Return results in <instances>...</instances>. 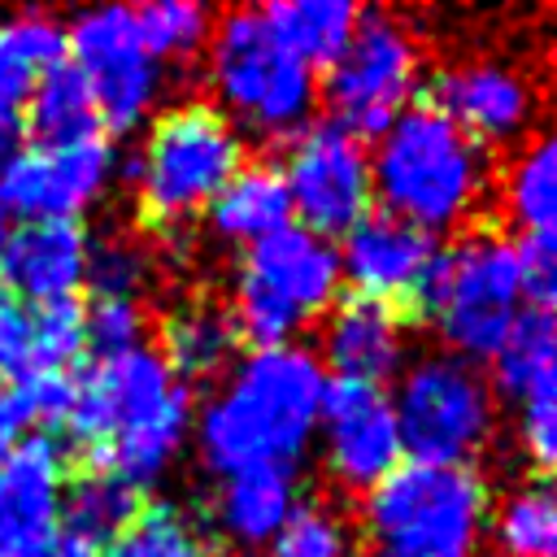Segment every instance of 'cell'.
Masks as SVG:
<instances>
[{"mask_svg":"<svg viewBox=\"0 0 557 557\" xmlns=\"http://www.w3.org/2000/svg\"><path fill=\"white\" fill-rule=\"evenodd\" d=\"M26 426H30V409H26L22 392L9 383V387L0 392V461L13 453V444L22 440Z\"/></svg>","mask_w":557,"mask_h":557,"instance_id":"obj_37","label":"cell"},{"mask_svg":"<svg viewBox=\"0 0 557 557\" xmlns=\"http://www.w3.org/2000/svg\"><path fill=\"white\" fill-rule=\"evenodd\" d=\"M500 557H557V505L544 479L509 492L492 518Z\"/></svg>","mask_w":557,"mask_h":557,"instance_id":"obj_28","label":"cell"},{"mask_svg":"<svg viewBox=\"0 0 557 557\" xmlns=\"http://www.w3.org/2000/svg\"><path fill=\"white\" fill-rule=\"evenodd\" d=\"M261 17L274 30V39L313 70L339 57L361 13L348 0H283V4L261 9Z\"/></svg>","mask_w":557,"mask_h":557,"instance_id":"obj_26","label":"cell"},{"mask_svg":"<svg viewBox=\"0 0 557 557\" xmlns=\"http://www.w3.org/2000/svg\"><path fill=\"white\" fill-rule=\"evenodd\" d=\"M113 174V148L91 135L61 148H26L0 170V209L26 222H74L100 200Z\"/></svg>","mask_w":557,"mask_h":557,"instance_id":"obj_13","label":"cell"},{"mask_svg":"<svg viewBox=\"0 0 557 557\" xmlns=\"http://www.w3.org/2000/svg\"><path fill=\"white\" fill-rule=\"evenodd\" d=\"M30 557H100V544H91L87 535H78L70 527H57Z\"/></svg>","mask_w":557,"mask_h":557,"instance_id":"obj_38","label":"cell"},{"mask_svg":"<svg viewBox=\"0 0 557 557\" xmlns=\"http://www.w3.org/2000/svg\"><path fill=\"white\" fill-rule=\"evenodd\" d=\"M83 348L104 357H122L131 348H144V313L135 300H96L83 309Z\"/></svg>","mask_w":557,"mask_h":557,"instance_id":"obj_35","label":"cell"},{"mask_svg":"<svg viewBox=\"0 0 557 557\" xmlns=\"http://www.w3.org/2000/svg\"><path fill=\"white\" fill-rule=\"evenodd\" d=\"M152 278V257L131 235H104L100 244H87V270L83 283L96 287V300H135Z\"/></svg>","mask_w":557,"mask_h":557,"instance_id":"obj_31","label":"cell"},{"mask_svg":"<svg viewBox=\"0 0 557 557\" xmlns=\"http://www.w3.org/2000/svg\"><path fill=\"white\" fill-rule=\"evenodd\" d=\"M65 61V26L48 13L0 22V113H17L35 78Z\"/></svg>","mask_w":557,"mask_h":557,"instance_id":"obj_24","label":"cell"},{"mask_svg":"<svg viewBox=\"0 0 557 557\" xmlns=\"http://www.w3.org/2000/svg\"><path fill=\"white\" fill-rule=\"evenodd\" d=\"M209 226L231 244H257L292 226V200L283 174L274 165H239L226 178V187L209 200Z\"/></svg>","mask_w":557,"mask_h":557,"instance_id":"obj_20","label":"cell"},{"mask_svg":"<svg viewBox=\"0 0 557 557\" xmlns=\"http://www.w3.org/2000/svg\"><path fill=\"white\" fill-rule=\"evenodd\" d=\"M0 305H9V287L4 283H0Z\"/></svg>","mask_w":557,"mask_h":557,"instance_id":"obj_40","label":"cell"},{"mask_svg":"<svg viewBox=\"0 0 557 557\" xmlns=\"http://www.w3.org/2000/svg\"><path fill=\"white\" fill-rule=\"evenodd\" d=\"M370 183L383 213L418 226L422 235L461 226L487 196L492 161L466 131L431 104H409L370 157Z\"/></svg>","mask_w":557,"mask_h":557,"instance_id":"obj_3","label":"cell"},{"mask_svg":"<svg viewBox=\"0 0 557 557\" xmlns=\"http://www.w3.org/2000/svg\"><path fill=\"white\" fill-rule=\"evenodd\" d=\"M65 505V453L52 435H26L0 461V557H30Z\"/></svg>","mask_w":557,"mask_h":557,"instance_id":"obj_17","label":"cell"},{"mask_svg":"<svg viewBox=\"0 0 557 557\" xmlns=\"http://www.w3.org/2000/svg\"><path fill=\"white\" fill-rule=\"evenodd\" d=\"M418 35L392 13H361L348 44L331 61L326 96L335 126L361 135H383L418 87Z\"/></svg>","mask_w":557,"mask_h":557,"instance_id":"obj_10","label":"cell"},{"mask_svg":"<svg viewBox=\"0 0 557 557\" xmlns=\"http://www.w3.org/2000/svg\"><path fill=\"white\" fill-rule=\"evenodd\" d=\"M374 557H392V553H374Z\"/></svg>","mask_w":557,"mask_h":557,"instance_id":"obj_41","label":"cell"},{"mask_svg":"<svg viewBox=\"0 0 557 557\" xmlns=\"http://www.w3.org/2000/svg\"><path fill=\"white\" fill-rule=\"evenodd\" d=\"M322 448H326V470L335 483L352 492H370L379 479H387L400 466V426L392 413V396L370 383H348L335 379L326 383L322 396Z\"/></svg>","mask_w":557,"mask_h":557,"instance_id":"obj_14","label":"cell"},{"mask_svg":"<svg viewBox=\"0 0 557 557\" xmlns=\"http://www.w3.org/2000/svg\"><path fill=\"white\" fill-rule=\"evenodd\" d=\"M161 361L178 379H213L218 370L231 366L239 348V326L231 309L213 300H187L165 313L161 322Z\"/></svg>","mask_w":557,"mask_h":557,"instance_id":"obj_21","label":"cell"},{"mask_svg":"<svg viewBox=\"0 0 557 557\" xmlns=\"http://www.w3.org/2000/svg\"><path fill=\"white\" fill-rule=\"evenodd\" d=\"M135 17L152 57H191L209 39V13L187 0L148 4V9H135Z\"/></svg>","mask_w":557,"mask_h":557,"instance_id":"obj_33","label":"cell"},{"mask_svg":"<svg viewBox=\"0 0 557 557\" xmlns=\"http://www.w3.org/2000/svg\"><path fill=\"white\" fill-rule=\"evenodd\" d=\"M209 83L239 122L274 139L305 131L318 100L313 70L292 57L252 9L226 13L209 35Z\"/></svg>","mask_w":557,"mask_h":557,"instance_id":"obj_8","label":"cell"},{"mask_svg":"<svg viewBox=\"0 0 557 557\" xmlns=\"http://www.w3.org/2000/svg\"><path fill=\"white\" fill-rule=\"evenodd\" d=\"M30 370V313H22L13 300L0 305V374L17 379Z\"/></svg>","mask_w":557,"mask_h":557,"instance_id":"obj_36","label":"cell"},{"mask_svg":"<svg viewBox=\"0 0 557 557\" xmlns=\"http://www.w3.org/2000/svg\"><path fill=\"white\" fill-rule=\"evenodd\" d=\"M392 413L400 448L431 466H466L492 435V392L479 370L457 357H422L409 366Z\"/></svg>","mask_w":557,"mask_h":557,"instance_id":"obj_9","label":"cell"},{"mask_svg":"<svg viewBox=\"0 0 557 557\" xmlns=\"http://www.w3.org/2000/svg\"><path fill=\"white\" fill-rule=\"evenodd\" d=\"M531 305L522 244L496 231H474L448 252H435L418 313L431 318L457 361H487Z\"/></svg>","mask_w":557,"mask_h":557,"instance_id":"obj_5","label":"cell"},{"mask_svg":"<svg viewBox=\"0 0 557 557\" xmlns=\"http://www.w3.org/2000/svg\"><path fill=\"white\" fill-rule=\"evenodd\" d=\"M339 296V257L331 239L283 226L248 244L235 274V326L257 348L287 344L300 326L322 318Z\"/></svg>","mask_w":557,"mask_h":557,"instance_id":"obj_7","label":"cell"},{"mask_svg":"<svg viewBox=\"0 0 557 557\" xmlns=\"http://www.w3.org/2000/svg\"><path fill=\"white\" fill-rule=\"evenodd\" d=\"M505 209L522 239L553 244V218H557V152L553 139H535L505 174Z\"/></svg>","mask_w":557,"mask_h":557,"instance_id":"obj_27","label":"cell"},{"mask_svg":"<svg viewBox=\"0 0 557 557\" xmlns=\"http://www.w3.org/2000/svg\"><path fill=\"white\" fill-rule=\"evenodd\" d=\"M83 352V305L52 300L35 305L30 318V370H65Z\"/></svg>","mask_w":557,"mask_h":557,"instance_id":"obj_34","label":"cell"},{"mask_svg":"<svg viewBox=\"0 0 557 557\" xmlns=\"http://www.w3.org/2000/svg\"><path fill=\"white\" fill-rule=\"evenodd\" d=\"M487 487L470 466L405 461L366 492V527L392 557H474Z\"/></svg>","mask_w":557,"mask_h":557,"instance_id":"obj_6","label":"cell"},{"mask_svg":"<svg viewBox=\"0 0 557 557\" xmlns=\"http://www.w3.org/2000/svg\"><path fill=\"white\" fill-rule=\"evenodd\" d=\"M65 426L100 474L144 487L165 470L191 426V392L152 348L96 361L70 400Z\"/></svg>","mask_w":557,"mask_h":557,"instance_id":"obj_2","label":"cell"},{"mask_svg":"<svg viewBox=\"0 0 557 557\" xmlns=\"http://www.w3.org/2000/svg\"><path fill=\"white\" fill-rule=\"evenodd\" d=\"M326 370L296 344L252 348L196 418V444L213 474L292 470L318 431Z\"/></svg>","mask_w":557,"mask_h":557,"instance_id":"obj_1","label":"cell"},{"mask_svg":"<svg viewBox=\"0 0 557 557\" xmlns=\"http://www.w3.org/2000/svg\"><path fill=\"white\" fill-rule=\"evenodd\" d=\"M348 553H352L348 522L322 500H300L270 540V557H348Z\"/></svg>","mask_w":557,"mask_h":557,"instance_id":"obj_32","label":"cell"},{"mask_svg":"<svg viewBox=\"0 0 557 557\" xmlns=\"http://www.w3.org/2000/svg\"><path fill=\"white\" fill-rule=\"evenodd\" d=\"M139 505H144L139 500V487H131V483H122L113 474L91 470L87 479H78L70 487V496L61 505V513H65L61 527L87 535L91 544H104V540H113L139 513Z\"/></svg>","mask_w":557,"mask_h":557,"instance_id":"obj_30","label":"cell"},{"mask_svg":"<svg viewBox=\"0 0 557 557\" xmlns=\"http://www.w3.org/2000/svg\"><path fill=\"white\" fill-rule=\"evenodd\" d=\"M9 235H13V226H9V213L0 209V252H4V244H9Z\"/></svg>","mask_w":557,"mask_h":557,"instance_id":"obj_39","label":"cell"},{"mask_svg":"<svg viewBox=\"0 0 557 557\" xmlns=\"http://www.w3.org/2000/svg\"><path fill=\"white\" fill-rule=\"evenodd\" d=\"M426 104L435 113H444L457 131H466L479 148L518 139L535 117L531 78L505 61H492V57L440 70L431 78Z\"/></svg>","mask_w":557,"mask_h":557,"instance_id":"obj_16","label":"cell"},{"mask_svg":"<svg viewBox=\"0 0 557 557\" xmlns=\"http://www.w3.org/2000/svg\"><path fill=\"white\" fill-rule=\"evenodd\" d=\"M65 48L74 57L70 65L78 70V78L91 91L96 117L109 131L139 126V117L157 100L161 70H157V57L148 52V44L139 35L135 9L109 4V9L78 13L65 26Z\"/></svg>","mask_w":557,"mask_h":557,"instance_id":"obj_11","label":"cell"},{"mask_svg":"<svg viewBox=\"0 0 557 557\" xmlns=\"http://www.w3.org/2000/svg\"><path fill=\"white\" fill-rule=\"evenodd\" d=\"M244 165V144L231 117L209 100H183L165 109L144 152L131 161L139 222L170 239L187 218L209 209V200L226 187V178Z\"/></svg>","mask_w":557,"mask_h":557,"instance_id":"obj_4","label":"cell"},{"mask_svg":"<svg viewBox=\"0 0 557 557\" xmlns=\"http://www.w3.org/2000/svg\"><path fill=\"white\" fill-rule=\"evenodd\" d=\"M435 244L418 226L392 213H366L348 235L339 257V278L357 287V296L379 300L387 309H418L426 274L435 265Z\"/></svg>","mask_w":557,"mask_h":557,"instance_id":"obj_15","label":"cell"},{"mask_svg":"<svg viewBox=\"0 0 557 557\" xmlns=\"http://www.w3.org/2000/svg\"><path fill=\"white\" fill-rule=\"evenodd\" d=\"M278 174H283L292 213L300 218L305 231L322 239L348 235L370 213V200H374L370 152L352 131L335 122L305 126L292 139L287 165Z\"/></svg>","mask_w":557,"mask_h":557,"instance_id":"obj_12","label":"cell"},{"mask_svg":"<svg viewBox=\"0 0 557 557\" xmlns=\"http://www.w3.org/2000/svg\"><path fill=\"white\" fill-rule=\"evenodd\" d=\"M100 557H209V544L183 509L157 500L139 505V513L104 544Z\"/></svg>","mask_w":557,"mask_h":557,"instance_id":"obj_29","label":"cell"},{"mask_svg":"<svg viewBox=\"0 0 557 557\" xmlns=\"http://www.w3.org/2000/svg\"><path fill=\"white\" fill-rule=\"evenodd\" d=\"M553 309L548 305H522L509 335L492 352L496 361V387L522 409L531 400L553 396Z\"/></svg>","mask_w":557,"mask_h":557,"instance_id":"obj_23","label":"cell"},{"mask_svg":"<svg viewBox=\"0 0 557 557\" xmlns=\"http://www.w3.org/2000/svg\"><path fill=\"white\" fill-rule=\"evenodd\" d=\"M292 509H296L292 470L265 466V470H248V474L226 479V487L218 496V527L235 544L252 548V544H270Z\"/></svg>","mask_w":557,"mask_h":557,"instance_id":"obj_22","label":"cell"},{"mask_svg":"<svg viewBox=\"0 0 557 557\" xmlns=\"http://www.w3.org/2000/svg\"><path fill=\"white\" fill-rule=\"evenodd\" d=\"M322 352H326L335 379L383 387L405 361L400 313L379 300H366V296L335 300L326 331H322Z\"/></svg>","mask_w":557,"mask_h":557,"instance_id":"obj_19","label":"cell"},{"mask_svg":"<svg viewBox=\"0 0 557 557\" xmlns=\"http://www.w3.org/2000/svg\"><path fill=\"white\" fill-rule=\"evenodd\" d=\"M96 126H100V117H96L91 91L70 61H61L35 78V87L26 96V131H30L35 148H61V144L91 139Z\"/></svg>","mask_w":557,"mask_h":557,"instance_id":"obj_25","label":"cell"},{"mask_svg":"<svg viewBox=\"0 0 557 557\" xmlns=\"http://www.w3.org/2000/svg\"><path fill=\"white\" fill-rule=\"evenodd\" d=\"M87 270V231L78 222H26L0 252V283L35 305L70 300Z\"/></svg>","mask_w":557,"mask_h":557,"instance_id":"obj_18","label":"cell"}]
</instances>
